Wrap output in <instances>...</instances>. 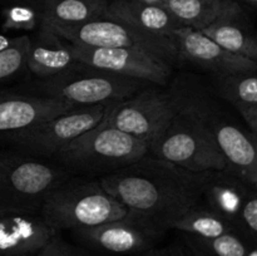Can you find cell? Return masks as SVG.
Instances as JSON below:
<instances>
[{
  "label": "cell",
  "mask_w": 257,
  "mask_h": 256,
  "mask_svg": "<svg viewBox=\"0 0 257 256\" xmlns=\"http://www.w3.org/2000/svg\"><path fill=\"white\" fill-rule=\"evenodd\" d=\"M29 35L15 37L14 43L0 52V85L12 82L27 72Z\"/></svg>",
  "instance_id": "25"
},
{
  "label": "cell",
  "mask_w": 257,
  "mask_h": 256,
  "mask_svg": "<svg viewBox=\"0 0 257 256\" xmlns=\"http://www.w3.org/2000/svg\"><path fill=\"white\" fill-rule=\"evenodd\" d=\"M104 18L125 23L157 37L175 38V33L183 28L165 8L142 0H109Z\"/></svg>",
  "instance_id": "16"
},
{
  "label": "cell",
  "mask_w": 257,
  "mask_h": 256,
  "mask_svg": "<svg viewBox=\"0 0 257 256\" xmlns=\"http://www.w3.org/2000/svg\"><path fill=\"white\" fill-rule=\"evenodd\" d=\"M77 62L151 84L167 87L172 68L165 60L141 50L128 48H93L73 44Z\"/></svg>",
  "instance_id": "11"
},
{
  "label": "cell",
  "mask_w": 257,
  "mask_h": 256,
  "mask_svg": "<svg viewBox=\"0 0 257 256\" xmlns=\"http://www.w3.org/2000/svg\"><path fill=\"white\" fill-rule=\"evenodd\" d=\"M137 256H191L185 245H178V243H171V245L162 246V247L150 248L145 252L140 253Z\"/></svg>",
  "instance_id": "28"
},
{
  "label": "cell",
  "mask_w": 257,
  "mask_h": 256,
  "mask_svg": "<svg viewBox=\"0 0 257 256\" xmlns=\"http://www.w3.org/2000/svg\"><path fill=\"white\" fill-rule=\"evenodd\" d=\"M183 245L191 256H247L251 245L237 231L213 238L183 233Z\"/></svg>",
  "instance_id": "22"
},
{
  "label": "cell",
  "mask_w": 257,
  "mask_h": 256,
  "mask_svg": "<svg viewBox=\"0 0 257 256\" xmlns=\"http://www.w3.org/2000/svg\"><path fill=\"white\" fill-rule=\"evenodd\" d=\"M150 155L192 172L222 171L227 167L211 133L180 112L165 132L150 143Z\"/></svg>",
  "instance_id": "7"
},
{
  "label": "cell",
  "mask_w": 257,
  "mask_h": 256,
  "mask_svg": "<svg viewBox=\"0 0 257 256\" xmlns=\"http://www.w3.org/2000/svg\"><path fill=\"white\" fill-rule=\"evenodd\" d=\"M158 5L170 12L182 27L201 32L223 14L240 7L235 0H161Z\"/></svg>",
  "instance_id": "19"
},
{
  "label": "cell",
  "mask_w": 257,
  "mask_h": 256,
  "mask_svg": "<svg viewBox=\"0 0 257 256\" xmlns=\"http://www.w3.org/2000/svg\"><path fill=\"white\" fill-rule=\"evenodd\" d=\"M213 88L235 108L257 107V72L213 77Z\"/></svg>",
  "instance_id": "23"
},
{
  "label": "cell",
  "mask_w": 257,
  "mask_h": 256,
  "mask_svg": "<svg viewBox=\"0 0 257 256\" xmlns=\"http://www.w3.org/2000/svg\"><path fill=\"white\" fill-rule=\"evenodd\" d=\"M35 256H93V253L79 243L64 240L58 233Z\"/></svg>",
  "instance_id": "27"
},
{
  "label": "cell",
  "mask_w": 257,
  "mask_h": 256,
  "mask_svg": "<svg viewBox=\"0 0 257 256\" xmlns=\"http://www.w3.org/2000/svg\"><path fill=\"white\" fill-rule=\"evenodd\" d=\"M177 114L167 88L151 84L136 94L110 104L104 122L151 143Z\"/></svg>",
  "instance_id": "9"
},
{
  "label": "cell",
  "mask_w": 257,
  "mask_h": 256,
  "mask_svg": "<svg viewBox=\"0 0 257 256\" xmlns=\"http://www.w3.org/2000/svg\"><path fill=\"white\" fill-rule=\"evenodd\" d=\"M14 39L15 38H10V37H8V35L0 34V52L4 49H7V48H9L10 45L14 43Z\"/></svg>",
  "instance_id": "30"
},
{
  "label": "cell",
  "mask_w": 257,
  "mask_h": 256,
  "mask_svg": "<svg viewBox=\"0 0 257 256\" xmlns=\"http://www.w3.org/2000/svg\"><path fill=\"white\" fill-rule=\"evenodd\" d=\"M58 233L42 215L0 213V256H35Z\"/></svg>",
  "instance_id": "14"
},
{
  "label": "cell",
  "mask_w": 257,
  "mask_h": 256,
  "mask_svg": "<svg viewBox=\"0 0 257 256\" xmlns=\"http://www.w3.org/2000/svg\"><path fill=\"white\" fill-rule=\"evenodd\" d=\"M170 230H177L186 235L197 237L213 238L236 231V227L201 201L180 216L171 225Z\"/></svg>",
  "instance_id": "21"
},
{
  "label": "cell",
  "mask_w": 257,
  "mask_h": 256,
  "mask_svg": "<svg viewBox=\"0 0 257 256\" xmlns=\"http://www.w3.org/2000/svg\"><path fill=\"white\" fill-rule=\"evenodd\" d=\"M142 2L147 3V4H158L161 0H142Z\"/></svg>",
  "instance_id": "32"
},
{
  "label": "cell",
  "mask_w": 257,
  "mask_h": 256,
  "mask_svg": "<svg viewBox=\"0 0 257 256\" xmlns=\"http://www.w3.org/2000/svg\"><path fill=\"white\" fill-rule=\"evenodd\" d=\"M150 155V143L104 120L63 147L52 162L72 176L100 178Z\"/></svg>",
  "instance_id": "2"
},
{
  "label": "cell",
  "mask_w": 257,
  "mask_h": 256,
  "mask_svg": "<svg viewBox=\"0 0 257 256\" xmlns=\"http://www.w3.org/2000/svg\"><path fill=\"white\" fill-rule=\"evenodd\" d=\"M245 2L252 3V4H256V5H257V0H245Z\"/></svg>",
  "instance_id": "33"
},
{
  "label": "cell",
  "mask_w": 257,
  "mask_h": 256,
  "mask_svg": "<svg viewBox=\"0 0 257 256\" xmlns=\"http://www.w3.org/2000/svg\"><path fill=\"white\" fill-rule=\"evenodd\" d=\"M74 62L77 60L72 43L47 25L42 24V27L29 37L27 70L34 75L35 79L58 74Z\"/></svg>",
  "instance_id": "15"
},
{
  "label": "cell",
  "mask_w": 257,
  "mask_h": 256,
  "mask_svg": "<svg viewBox=\"0 0 257 256\" xmlns=\"http://www.w3.org/2000/svg\"><path fill=\"white\" fill-rule=\"evenodd\" d=\"M113 102L82 105L54 115L13 136L5 147L52 161L63 147L104 119Z\"/></svg>",
  "instance_id": "8"
},
{
  "label": "cell",
  "mask_w": 257,
  "mask_h": 256,
  "mask_svg": "<svg viewBox=\"0 0 257 256\" xmlns=\"http://www.w3.org/2000/svg\"><path fill=\"white\" fill-rule=\"evenodd\" d=\"M49 28L72 44L93 48H128L155 55L171 67L178 65L176 38L148 34L132 25L109 18L103 17L82 24Z\"/></svg>",
  "instance_id": "6"
},
{
  "label": "cell",
  "mask_w": 257,
  "mask_h": 256,
  "mask_svg": "<svg viewBox=\"0 0 257 256\" xmlns=\"http://www.w3.org/2000/svg\"><path fill=\"white\" fill-rule=\"evenodd\" d=\"M251 186L228 168L211 171L203 187L202 202L235 225Z\"/></svg>",
  "instance_id": "17"
},
{
  "label": "cell",
  "mask_w": 257,
  "mask_h": 256,
  "mask_svg": "<svg viewBox=\"0 0 257 256\" xmlns=\"http://www.w3.org/2000/svg\"><path fill=\"white\" fill-rule=\"evenodd\" d=\"M241 113L243 119L248 124V127L252 131V138L255 140L257 145V107H240L236 108Z\"/></svg>",
  "instance_id": "29"
},
{
  "label": "cell",
  "mask_w": 257,
  "mask_h": 256,
  "mask_svg": "<svg viewBox=\"0 0 257 256\" xmlns=\"http://www.w3.org/2000/svg\"><path fill=\"white\" fill-rule=\"evenodd\" d=\"M178 64H190L213 77L257 72V62L233 54L201 30L183 27L175 33Z\"/></svg>",
  "instance_id": "12"
},
{
  "label": "cell",
  "mask_w": 257,
  "mask_h": 256,
  "mask_svg": "<svg viewBox=\"0 0 257 256\" xmlns=\"http://www.w3.org/2000/svg\"><path fill=\"white\" fill-rule=\"evenodd\" d=\"M202 33L228 52L257 62V32L246 20L241 5L218 18Z\"/></svg>",
  "instance_id": "18"
},
{
  "label": "cell",
  "mask_w": 257,
  "mask_h": 256,
  "mask_svg": "<svg viewBox=\"0 0 257 256\" xmlns=\"http://www.w3.org/2000/svg\"><path fill=\"white\" fill-rule=\"evenodd\" d=\"M166 232L155 221L131 210L119 220L72 231L78 243L90 252L136 256L155 247Z\"/></svg>",
  "instance_id": "10"
},
{
  "label": "cell",
  "mask_w": 257,
  "mask_h": 256,
  "mask_svg": "<svg viewBox=\"0 0 257 256\" xmlns=\"http://www.w3.org/2000/svg\"><path fill=\"white\" fill-rule=\"evenodd\" d=\"M130 213L110 195L100 178L69 176L45 197L40 215L53 228L62 232L89 228L119 220Z\"/></svg>",
  "instance_id": "3"
},
{
  "label": "cell",
  "mask_w": 257,
  "mask_h": 256,
  "mask_svg": "<svg viewBox=\"0 0 257 256\" xmlns=\"http://www.w3.org/2000/svg\"><path fill=\"white\" fill-rule=\"evenodd\" d=\"M74 105L22 88H0V148L23 130L33 127Z\"/></svg>",
  "instance_id": "13"
},
{
  "label": "cell",
  "mask_w": 257,
  "mask_h": 256,
  "mask_svg": "<svg viewBox=\"0 0 257 256\" xmlns=\"http://www.w3.org/2000/svg\"><path fill=\"white\" fill-rule=\"evenodd\" d=\"M235 227L251 246H257V190H253V185L243 202Z\"/></svg>",
  "instance_id": "26"
},
{
  "label": "cell",
  "mask_w": 257,
  "mask_h": 256,
  "mask_svg": "<svg viewBox=\"0 0 257 256\" xmlns=\"http://www.w3.org/2000/svg\"><path fill=\"white\" fill-rule=\"evenodd\" d=\"M210 172H192L147 155L117 172L103 176L100 182L125 207L168 231L180 216L202 201Z\"/></svg>",
  "instance_id": "1"
},
{
  "label": "cell",
  "mask_w": 257,
  "mask_h": 256,
  "mask_svg": "<svg viewBox=\"0 0 257 256\" xmlns=\"http://www.w3.org/2000/svg\"><path fill=\"white\" fill-rule=\"evenodd\" d=\"M43 24L74 25L99 19L105 14L109 0H38Z\"/></svg>",
  "instance_id": "20"
},
{
  "label": "cell",
  "mask_w": 257,
  "mask_h": 256,
  "mask_svg": "<svg viewBox=\"0 0 257 256\" xmlns=\"http://www.w3.org/2000/svg\"><path fill=\"white\" fill-rule=\"evenodd\" d=\"M148 85L151 83L145 80L123 77L85 63L74 62L58 74L34 79L20 88L34 94L69 103L74 107H82L125 99Z\"/></svg>",
  "instance_id": "4"
},
{
  "label": "cell",
  "mask_w": 257,
  "mask_h": 256,
  "mask_svg": "<svg viewBox=\"0 0 257 256\" xmlns=\"http://www.w3.org/2000/svg\"><path fill=\"white\" fill-rule=\"evenodd\" d=\"M247 256H257V246H251Z\"/></svg>",
  "instance_id": "31"
},
{
  "label": "cell",
  "mask_w": 257,
  "mask_h": 256,
  "mask_svg": "<svg viewBox=\"0 0 257 256\" xmlns=\"http://www.w3.org/2000/svg\"><path fill=\"white\" fill-rule=\"evenodd\" d=\"M69 176L52 161L0 148V213L40 215L45 197Z\"/></svg>",
  "instance_id": "5"
},
{
  "label": "cell",
  "mask_w": 257,
  "mask_h": 256,
  "mask_svg": "<svg viewBox=\"0 0 257 256\" xmlns=\"http://www.w3.org/2000/svg\"><path fill=\"white\" fill-rule=\"evenodd\" d=\"M4 30L37 32L43 24L38 0H0Z\"/></svg>",
  "instance_id": "24"
}]
</instances>
